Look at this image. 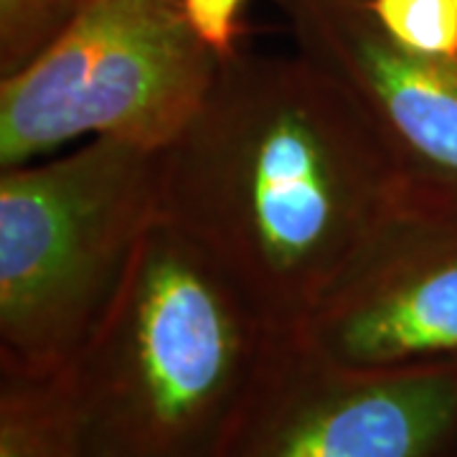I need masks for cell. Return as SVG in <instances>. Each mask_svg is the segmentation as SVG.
<instances>
[{
    "instance_id": "12",
    "label": "cell",
    "mask_w": 457,
    "mask_h": 457,
    "mask_svg": "<svg viewBox=\"0 0 457 457\" xmlns=\"http://www.w3.org/2000/svg\"><path fill=\"white\" fill-rule=\"evenodd\" d=\"M455 5H457V0H455Z\"/></svg>"
},
{
    "instance_id": "1",
    "label": "cell",
    "mask_w": 457,
    "mask_h": 457,
    "mask_svg": "<svg viewBox=\"0 0 457 457\" xmlns=\"http://www.w3.org/2000/svg\"><path fill=\"white\" fill-rule=\"evenodd\" d=\"M411 196L359 107L320 69L242 46L161 147V216L293 333Z\"/></svg>"
},
{
    "instance_id": "3",
    "label": "cell",
    "mask_w": 457,
    "mask_h": 457,
    "mask_svg": "<svg viewBox=\"0 0 457 457\" xmlns=\"http://www.w3.org/2000/svg\"><path fill=\"white\" fill-rule=\"evenodd\" d=\"M161 213V150L92 137L0 173V374L51 378L112 305Z\"/></svg>"
},
{
    "instance_id": "4",
    "label": "cell",
    "mask_w": 457,
    "mask_h": 457,
    "mask_svg": "<svg viewBox=\"0 0 457 457\" xmlns=\"http://www.w3.org/2000/svg\"><path fill=\"white\" fill-rule=\"evenodd\" d=\"M219 64L183 0H87L38 59L0 77V168L84 135L161 150L198 112Z\"/></svg>"
},
{
    "instance_id": "2",
    "label": "cell",
    "mask_w": 457,
    "mask_h": 457,
    "mask_svg": "<svg viewBox=\"0 0 457 457\" xmlns=\"http://www.w3.org/2000/svg\"><path fill=\"white\" fill-rule=\"evenodd\" d=\"M282 333L158 213L112 305L54 378L77 457H221Z\"/></svg>"
},
{
    "instance_id": "9",
    "label": "cell",
    "mask_w": 457,
    "mask_h": 457,
    "mask_svg": "<svg viewBox=\"0 0 457 457\" xmlns=\"http://www.w3.org/2000/svg\"><path fill=\"white\" fill-rule=\"evenodd\" d=\"M87 0H0V77L38 59L66 31Z\"/></svg>"
},
{
    "instance_id": "10",
    "label": "cell",
    "mask_w": 457,
    "mask_h": 457,
    "mask_svg": "<svg viewBox=\"0 0 457 457\" xmlns=\"http://www.w3.org/2000/svg\"><path fill=\"white\" fill-rule=\"evenodd\" d=\"M371 11L404 49L457 62L455 0H371Z\"/></svg>"
},
{
    "instance_id": "8",
    "label": "cell",
    "mask_w": 457,
    "mask_h": 457,
    "mask_svg": "<svg viewBox=\"0 0 457 457\" xmlns=\"http://www.w3.org/2000/svg\"><path fill=\"white\" fill-rule=\"evenodd\" d=\"M0 457H77L54 378L0 374Z\"/></svg>"
},
{
    "instance_id": "6",
    "label": "cell",
    "mask_w": 457,
    "mask_h": 457,
    "mask_svg": "<svg viewBox=\"0 0 457 457\" xmlns=\"http://www.w3.org/2000/svg\"><path fill=\"white\" fill-rule=\"evenodd\" d=\"M356 371L457 363V213L409 201L293 330Z\"/></svg>"
},
{
    "instance_id": "7",
    "label": "cell",
    "mask_w": 457,
    "mask_h": 457,
    "mask_svg": "<svg viewBox=\"0 0 457 457\" xmlns=\"http://www.w3.org/2000/svg\"><path fill=\"white\" fill-rule=\"evenodd\" d=\"M297 54L351 99L411 201L457 213V62L404 49L371 0H275Z\"/></svg>"
},
{
    "instance_id": "11",
    "label": "cell",
    "mask_w": 457,
    "mask_h": 457,
    "mask_svg": "<svg viewBox=\"0 0 457 457\" xmlns=\"http://www.w3.org/2000/svg\"><path fill=\"white\" fill-rule=\"evenodd\" d=\"M198 36L221 59L239 49L245 0H183Z\"/></svg>"
},
{
    "instance_id": "5",
    "label": "cell",
    "mask_w": 457,
    "mask_h": 457,
    "mask_svg": "<svg viewBox=\"0 0 457 457\" xmlns=\"http://www.w3.org/2000/svg\"><path fill=\"white\" fill-rule=\"evenodd\" d=\"M221 457H457V363L356 371L287 333Z\"/></svg>"
}]
</instances>
